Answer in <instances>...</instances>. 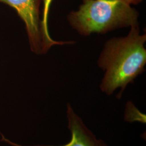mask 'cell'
I'll use <instances>...</instances> for the list:
<instances>
[{
    "mask_svg": "<svg viewBox=\"0 0 146 146\" xmlns=\"http://www.w3.org/2000/svg\"><path fill=\"white\" fill-rule=\"evenodd\" d=\"M52 0H43V11L41 19V28L42 34L47 49L49 50L51 47L55 45L63 46L65 44H72L75 43L74 41H55L50 36L48 28V18L50 7Z\"/></svg>",
    "mask_w": 146,
    "mask_h": 146,
    "instance_id": "5",
    "label": "cell"
},
{
    "mask_svg": "<svg viewBox=\"0 0 146 146\" xmlns=\"http://www.w3.org/2000/svg\"><path fill=\"white\" fill-rule=\"evenodd\" d=\"M146 42V34H141L139 27L131 28L125 36L106 41L97 61L104 72L100 84L103 93L111 95L120 89V99L127 86L145 71Z\"/></svg>",
    "mask_w": 146,
    "mask_h": 146,
    "instance_id": "1",
    "label": "cell"
},
{
    "mask_svg": "<svg viewBox=\"0 0 146 146\" xmlns=\"http://www.w3.org/2000/svg\"><path fill=\"white\" fill-rule=\"evenodd\" d=\"M139 13L122 0H84L78 10L67 16L69 26L79 35L105 34L139 27Z\"/></svg>",
    "mask_w": 146,
    "mask_h": 146,
    "instance_id": "2",
    "label": "cell"
},
{
    "mask_svg": "<svg viewBox=\"0 0 146 146\" xmlns=\"http://www.w3.org/2000/svg\"><path fill=\"white\" fill-rule=\"evenodd\" d=\"M13 8L24 22L31 51L36 55L48 51L42 34L40 0H0Z\"/></svg>",
    "mask_w": 146,
    "mask_h": 146,
    "instance_id": "3",
    "label": "cell"
},
{
    "mask_svg": "<svg viewBox=\"0 0 146 146\" xmlns=\"http://www.w3.org/2000/svg\"><path fill=\"white\" fill-rule=\"evenodd\" d=\"M67 115L68 129L71 132V139L67 143L61 146L36 145L22 146L13 142L2 137V141L13 146H108L101 140H98L93 133L84 124L82 119L74 111L70 104H67Z\"/></svg>",
    "mask_w": 146,
    "mask_h": 146,
    "instance_id": "4",
    "label": "cell"
},
{
    "mask_svg": "<svg viewBox=\"0 0 146 146\" xmlns=\"http://www.w3.org/2000/svg\"><path fill=\"white\" fill-rule=\"evenodd\" d=\"M126 3L129 4L130 5H137L142 2L143 0H122Z\"/></svg>",
    "mask_w": 146,
    "mask_h": 146,
    "instance_id": "6",
    "label": "cell"
}]
</instances>
